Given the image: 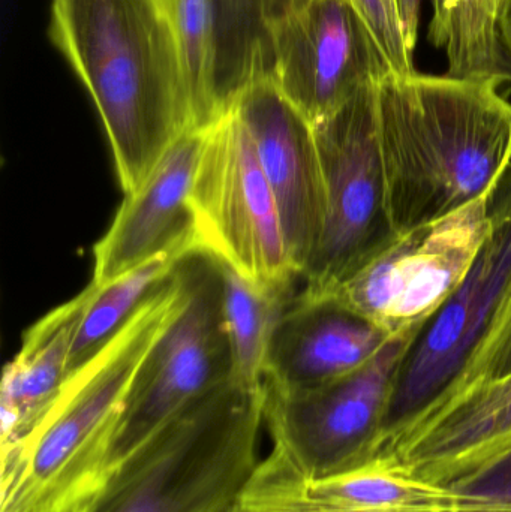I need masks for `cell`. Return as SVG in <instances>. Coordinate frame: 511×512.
I'll use <instances>...</instances> for the list:
<instances>
[{"mask_svg":"<svg viewBox=\"0 0 511 512\" xmlns=\"http://www.w3.org/2000/svg\"><path fill=\"white\" fill-rule=\"evenodd\" d=\"M50 38L89 92L125 195L194 128L182 45L165 0H53Z\"/></svg>","mask_w":511,"mask_h":512,"instance_id":"6da1fadb","label":"cell"},{"mask_svg":"<svg viewBox=\"0 0 511 512\" xmlns=\"http://www.w3.org/2000/svg\"><path fill=\"white\" fill-rule=\"evenodd\" d=\"M494 81L389 75L377 126L396 233L494 198L511 167V102Z\"/></svg>","mask_w":511,"mask_h":512,"instance_id":"7a4b0ae2","label":"cell"},{"mask_svg":"<svg viewBox=\"0 0 511 512\" xmlns=\"http://www.w3.org/2000/svg\"><path fill=\"white\" fill-rule=\"evenodd\" d=\"M182 301L176 268L119 334L69 376L36 426L2 447L0 512H75L101 489L129 388Z\"/></svg>","mask_w":511,"mask_h":512,"instance_id":"3957f363","label":"cell"},{"mask_svg":"<svg viewBox=\"0 0 511 512\" xmlns=\"http://www.w3.org/2000/svg\"><path fill=\"white\" fill-rule=\"evenodd\" d=\"M264 399L233 381L198 397L75 512H233L261 460Z\"/></svg>","mask_w":511,"mask_h":512,"instance_id":"277c9868","label":"cell"},{"mask_svg":"<svg viewBox=\"0 0 511 512\" xmlns=\"http://www.w3.org/2000/svg\"><path fill=\"white\" fill-rule=\"evenodd\" d=\"M491 233L456 291L414 331L393 382L380 456L449 402L511 294V183L492 203Z\"/></svg>","mask_w":511,"mask_h":512,"instance_id":"5b68a950","label":"cell"},{"mask_svg":"<svg viewBox=\"0 0 511 512\" xmlns=\"http://www.w3.org/2000/svg\"><path fill=\"white\" fill-rule=\"evenodd\" d=\"M183 301L147 352L123 403L110 451V475L189 403L231 381L218 259L186 256Z\"/></svg>","mask_w":511,"mask_h":512,"instance_id":"8992f818","label":"cell"},{"mask_svg":"<svg viewBox=\"0 0 511 512\" xmlns=\"http://www.w3.org/2000/svg\"><path fill=\"white\" fill-rule=\"evenodd\" d=\"M377 86L312 125L326 183L327 218L300 294H333L398 240L387 206L377 126Z\"/></svg>","mask_w":511,"mask_h":512,"instance_id":"52a82bcc","label":"cell"},{"mask_svg":"<svg viewBox=\"0 0 511 512\" xmlns=\"http://www.w3.org/2000/svg\"><path fill=\"white\" fill-rule=\"evenodd\" d=\"M188 204L197 251L261 285L300 280L254 141L233 110L206 128Z\"/></svg>","mask_w":511,"mask_h":512,"instance_id":"ba28073f","label":"cell"},{"mask_svg":"<svg viewBox=\"0 0 511 512\" xmlns=\"http://www.w3.org/2000/svg\"><path fill=\"white\" fill-rule=\"evenodd\" d=\"M416 328L395 334L363 366L318 387L281 393L264 385L269 456L306 478L374 460L396 372Z\"/></svg>","mask_w":511,"mask_h":512,"instance_id":"9c48e42d","label":"cell"},{"mask_svg":"<svg viewBox=\"0 0 511 512\" xmlns=\"http://www.w3.org/2000/svg\"><path fill=\"white\" fill-rule=\"evenodd\" d=\"M494 198L401 234L333 294L398 334L419 327L470 273L491 233Z\"/></svg>","mask_w":511,"mask_h":512,"instance_id":"30bf717a","label":"cell"},{"mask_svg":"<svg viewBox=\"0 0 511 512\" xmlns=\"http://www.w3.org/2000/svg\"><path fill=\"white\" fill-rule=\"evenodd\" d=\"M269 36L270 77L312 125L392 72L354 0H309Z\"/></svg>","mask_w":511,"mask_h":512,"instance_id":"8fae6325","label":"cell"},{"mask_svg":"<svg viewBox=\"0 0 511 512\" xmlns=\"http://www.w3.org/2000/svg\"><path fill=\"white\" fill-rule=\"evenodd\" d=\"M248 129L272 189L291 262L308 268L323 239L326 183L312 123L285 98L270 75L245 87L230 108Z\"/></svg>","mask_w":511,"mask_h":512,"instance_id":"7c38bea8","label":"cell"},{"mask_svg":"<svg viewBox=\"0 0 511 512\" xmlns=\"http://www.w3.org/2000/svg\"><path fill=\"white\" fill-rule=\"evenodd\" d=\"M242 512H455L447 487L428 483L392 459L324 478H306L272 456L261 459L239 499Z\"/></svg>","mask_w":511,"mask_h":512,"instance_id":"4fadbf2b","label":"cell"},{"mask_svg":"<svg viewBox=\"0 0 511 512\" xmlns=\"http://www.w3.org/2000/svg\"><path fill=\"white\" fill-rule=\"evenodd\" d=\"M393 336L335 294L299 292L273 331L264 385L294 393L326 384L363 366Z\"/></svg>","mask_w":511,"mask_h":512,"instance_id":"5bb4252c","label":"cell"},{"mask_svg":"<svg viewBox=\"0 0 511 512\" xmlns=\"http://www.w3.org/2000/svg\"><path fill=\"white\" fill-rule=\"evenodd\" d=\"M204 135L206 128L180 135L143 186L126 195L113 224L93 248L95 285H104L174 246H195L188 200Z\"/></svg>","mask_w":511,"mask_h":512,"instance_id":"9a60e30c","label":"cell"},{"mask_svg":"<svg viewBox=\"0 0 511 512\" xmlns=\"http://www.w3.org/2000/svg\"><path fill=\"white\" fill-rule=\"evenodd\" d=\"M511 442V375L462 391L396 439L380 456L446 486Z\"/></svg>","mask_w":511,"mask_h":512,"instance_id":"2e32d148","label":"cell"},{"mask_svg":"<svg viewBox=\"0 0 511 512\" xmlns=\"http://www.w3.org/2000/svg\"><path fill=\"white\" fill-rule=\"evenodd\" d=\"M95 283L42 316L26 331L20 351L3 370L2 447L23 438L56 402L69 378L75 331Z\"/></svg>","mask_w":511,"mask_h":512,"instance_id":"e0dca14e","label":"cell"},{"mask_svg":"<svg viewBox=\"0 0 511 512\" xmlns=\"http://www.w3.org/2000/svg\"><path fill=\"white\" fill-rule=\"evenodd\" d=\"M219 262L222 312L231 352V381L242 387L264 385L270 339L299 292L296 282L261 285Z\"/></svg>","mask_w":511,"mask_h":512,"instance_id":"ac0fdd59","label":"cell"},{"mask_svg":"<svg viewBox=\"0 0 511 512\" xmlns=\"http://www.w3.org/2000/svg\"><path fill=\"white\" fill-rule=\"evenodd\" d=\"M195 251L197 248L191 243L174 246L104 285H95V292L75 331L69 376L99 354L173 276L180 262Z\"/></svg>","mask_w":511,"mask_h":512,"instance_id":"d6986e66","label":"cell"},{"mask_svg":"<svg viewBox=\"0 0 511 512\" xmlns=\"http://www.w3.org/2000/svg\"><path fill=\"white\" fill-rule=\"evenodd\" d=\"M216 93L222 114L252 81L272 74L263 0H215Z\"/></svg>","mask_w":511,"mask_h":512,"instance_id":"ffe728a7","label":"cell"},{"mask_svg":"<svg viewBox=\"0 0 511 512\" xmlns=\"http://www.w3.org/2000/svg\"><path fill=\"white\" fill-rule=\"evenodd\" d=\"M501 0H447L437 33L429 36L447 54V77L511 83V69L501 47Z\"/></svg>","mask_w":511,"mask_h":512,"instance_id":"44dd1931","label":"cell"},{"mask_svg":"<svg viewBox=\"0 0 511 512\" xmlns=\"http://www.w3.org/2000/svg\"><path fill=\"white\" fill-rule=\"evenodd\" d=\"M185 57L195 129L222 116L216 93L215 0H165Z\"/></svg>","mask_w":511,"mask_h":512,"instance_id":"7402d4cb","label":"cell"},{"mask_svg":"<svg viewBox=\"0 0 511 512\" xmlns=\"http://www.w3.org/2000/svg\"><path fill=\"white\" fill-rule=\"evenodd\" d=\"M455 512H511V442L453 478Z\"/></svg>","mask_w":511,"mask_h":512,"instance_id":"603a6c76","label":"cell"},{"mask_svg":"<svg viewBox=\"0 0 511 512\" xmlns=\"http://www.w3.org/2000/svg\"><path fill=\"white\" fill-rule=\"evenodd\" d=\"M378 45L383 50L390 71L396 75L413 74V53L405 41L404 24L398 0H354Z\"/></svg>","mask_w":511,"mask_h":512,"instance_id":"cb8c5ba5","label":"cell"},{"mask_svg":"<svg viewBox=\"0 0 511 512\" xmlns=\"http://www.w3.org/2000/svg\"><path fill=\"white\" fill-rule=\"evenodd\" d=\"M509 375H511V294L488 339L485 340L470 369L462 378L455 396L468 388L488 384Z\"/></svg>","mask_w":511,"mask_h":512,"instance_id":"d4e9b609","label":"cell"},{"mask_svg":"<svg viewBox=\"0 0 511 512\" xmlns=\"http://www.w3.org/2000/svg\"><path fill=\"white\" fill-rule=\"evenodd\" d=\"M401 11L402 24H404L405 41L408 50L413 53L416 50L417 36H419L420 5L422 0H398ZM434 17H432L429 36L438 32L446 15L447 0H432Z\"/></svg>","mask_w":511,"mask_h":512,"instance_id":"484cf974","label":"cell"},{"mask_svg":"<svg viewBox=\"0 0 511 512\" xmlns=\"http://www.w3.org/2000/svg\"><path fill=\"white\" fill-rule=\"evenodd\" d=\"M498 30H500L501 47L511 69V0H501Z\"/></svg>","mask_w":511,"mask_h":512,"instance_id":"4316f807","label":"cell"},{"mask_svg":"<svg viewBox=\"0 0 511 512\" xmlns=\"http://www.w3.org/2000/svg\"><path fill=\"white\" fill-rule=\"evenodd\" d=\"M263 2L267 26H269L272 21L278 20V18L284 17V15L296 11V9L302 8L309 0H263Z\"/></svg>","mask_w":511,"mask_h":512,"instance_id":"83f0119b","label":"cell"},{"mask_svg":"<svg viewBox=\"0 0 511 512\" xmlns=\"http://www.w3.org/2000/svg\"><path fill=\"white\" fill-rule=\"evenodd\" d=\"M233 512H242V511H240L239 505H237L236 510H234Z\"/></svg>","mask_w":511,"mask_h":512,"instance_id":"f1b7e54d","label":"cell"}]
</instances>
